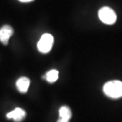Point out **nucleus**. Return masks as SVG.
Instances as JSON below:
<instances>
[{
    "label": "nucleus",
    "mask_w": 122,
    "mask_h": 122,
    "mask_svg": "<svg viewBox=\"0 0 122 122\" xmlns=\"http://www.w3.org/2000/svg\"><path fill=\"white\" fill-rule=\"evenodd\" d=\"M103 92L111 98H119L122 97V82L119 80L109 81L104 85Z\"/></svg>",
    "instance_id": "nucleus-1"
},
{
    "label": "nucleus",
    "mask_w": 122,
    "mask_h": 122,
    "mask_svg": "<svg viewBox=\"0 0 122 122\" xmlns=\"http://www.w3.org/2000/svg\"><path fill=\"white\" fill-rule=\"evenodd\" d=\"M16 87L20 93H26L30 86V80L26 77L19 78L16 81Z\"/></svg>",
    "instance_id": "nucleus-7"
},
{
    "label": "nucleus",
    "mask_w": 122,
    "mask_h": 122,
    "mask_svg": "<svg viewBox=\"0 0 122 122\" xmlns=\"http://www.w3.org/2000/svg\"><path fill=\"white\" fill-rule=\"evenodd\" d=\"M13 29L9 25H4L0 29V41L7 45L11 36L13 35Z\"/></svg>",
    "instance_id": "nucleus-4"
},
{
    "label": "nucleus",
    "mask_w": 122,
    "mask_h": 122,
    "mask_svg": "<svg viewBox=\"0 0 122 122\" xmlns=\"http://www.w3.org/2000/svg\"><path fill=\"white\" fill-rule=\"evenodd\" d=\"M59 77V73L56 69H51L48 71L46 74L45 75L44 78L46 79V81L50 83H54L57 81Z\"/></svg>",
    "instance_id": "nucleus-8"
},
{
    "label": "nucleus",
    "mask_w": 122,
    "mask_h": 122,
    "mask_svg": "<svg viewBox=\"0 0 122 122\" xmlns=\"http://www.w3.org/2000/svg\"><path fill=\"white\" fill-rule=\"evenodd\" d=\"M100 20L107 25H113L116 22L117 15L113 9L109 7H103L98 11Z\"/></svg>",
    "instance_id": "nucleus-2"
},
{
    "label": "nucleus",
    "mask_w": 122,
    "mask_h": 122,
    "mask_svg": "<svg viewBox=\"0 0 122 122\" xmlns=\"http://www.w3.org/2000/svg\"><path fill=\"white\" fill-rule=\"evenodd\" d=\"M54 44V37L51 34L45 33L41 37L37 43V49L43 54L48 53L52 48Z\"/></svg>",
    "instance_id": "nucleus-3"
},
{
    "label": "nucleus",
    "mask_w": 122,
    "mask_h": 122,
    "mask_svg": "<svg viewBox=\"0 0 122 122\" xmlns=\"http://www.w3.org/2000/svg\"><path fill=\"white\" fill-rule=\"evenodd\" d=\"M25 117L26 112L21 108H16L7 114V117L8 119H12L16 122H21Z\"/></svg>",
    "instance_id": "nucleus-5"
},
{
    "label": "nucleus",
    "mask_w": 122,
    "mask_h": 122,
    "mask_svg": "<svg viewBox=\"0 0 122 122\" xmlns=\"http://www.w3.org/2000/svg\"><path fill=\"white\" fill-rule=\"evenodd\" d=\"M59 119L57 122H69L72 117L71 110L67 106H62L59 109Z\"/></svg>",
    "instance_id": "nucleus-6"
},
{
    "label": "nucleus",
    "mask_w": 122,
    "mask_h": 122,
    "mask_svg": "<svg viewBox=\"0 0 122 122\" xmlns=\"http://www.w3.org/2000/svg\"><path fill=\"white\" fill-rule=\"evenodd\" d=\"M21 2H29V1H33V0H18Z\"/></svg>",
    "instance_id": "nucleus-9"
}]
</instances>
